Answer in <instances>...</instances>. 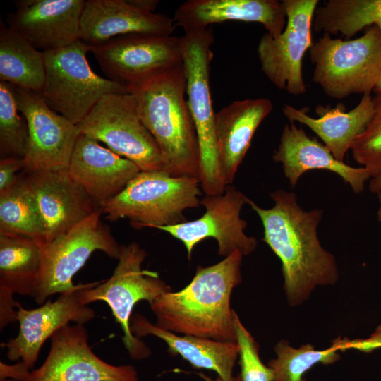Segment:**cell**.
<instances>
[{
    "mask_svg": "<svg viewBox=\"0 0 381 381\" xmlns=\"http://www.w3.org/2000/svg\"><path fill=\"white\" fill-rule=\"evenodd\" d=\"M0 80L41 94L45 81L43 52L0 21Z\"/></svg>",
    "mask_w": 381,
    "mask_h": 381,
    "instance_id": "cell-26",
    "label": "cell"
},
{
    "mask_svg": "<svg viewBox=\"0 0 381 381\" xmlns=\"http://www.w3.org/2000/svg\"><path fill=\"white\" fill-rule=\"evenodd\" d=\"M272 159L280 163L290 185L295 187L301 176L309 170H328L339 175L356 193H361L371 179L364 167H353L337 160L315 138H310L294 123L285 125L278 148Z\"/></svg>",
    "mask_w": 381,
    "mask_h": 381,
    "instance_id": "cell-22",
    "label": "cell"
},
{
    "mask_svg": "<svg viewBox=\"0 0 381 381\" xmlns=\"http://www.w3.org/2000/svg\"><path fill=\"white\" fill-rule=\"evenodd\" d=\"M78 126L82 133L104 143L140 171H164L162 152L143 123L131 92L104 96Z\"/></svg>",
    "mask_w": 381,
    "mask_h": 381,
    "instance_id": "cell-9",
    "label": "cell"
},
{
    "mask_svg": "<svg viewBox=\"0 0 381 381\" xmlns=\"http://www.w3.org/2000/svg\"><path fill=\"white\" fill-rule=\"evenodd\" d=\"M1 381H17V380H7V379H4V380H1Z\"/></svg>",
    "mask_w": 381,
    "mask_h": 381,
    "instance_id": "cell-44",
    "label": "cell"
},
{
    "mask_svg": "<svg viewBox=\"0 0 381 381\" xmlns=\"http://www.w3.org/2000/svg\"><path fill=\"white\" fill-rule=\"evenodd\" d=\"M381 18V0H328L316 8L314 29L318 32L351 37Z\"/></svg>",
    "mask_w": 381,
    "mask_h": 381,
    "instance_id": "cell-29",
    "label": "cell"
},
{
    "mask_svg": "<svg viewBox=\"0 0 381 381\" xmlns=\"http://www.w3.org/2000/svg\"><path fill=\"white\" fill-rule=\"evenodd\" d=\"M373 24L376 25L381 32V18L376 20Z\"/></svg>",
    "mask_w": 381,
    "mask_h": 381,
    "instance_id": "cell-43",
    "label": "cell"
},
{
    "mask_svg": "<svg viewBox=\"0 0 381 381\" xmlns=\"http://www.w3.org/2000/svg\"><path fill=\"white\" fill-rule=\"evenodd\" d=\"M378 348H381V325L377 326L375 332L367 339L351 341L345 339V349L370 352Z\"/></svg>",
    "mask_w": 381,
    "mask_h": 381,
    "instance_id": "cell-36",
    "label": "cell"
},
{
    "mask_svg": "<svg viewBox=\"0 0 381 381\" xmlns=\"http://www.w3.org/2000/svg\"><path fill=\"white\" fill-rule=\"evenodd\" d=\"M373 110V97L368 93L363 95L358 105L349 111L343 104L334 108L319 105L315 109L318 118L308 116L305 109L289 104L282 107L284 115L291 123L298 122L309 128L340 162H344L347 151L364 130Z\"/></svg>",
    "mask_w": 381,
    "mask_h": 381,
    "instance_id": "cell-24",
    "label": "cell"
},
{
    "mask_svg": "<svg viewBox=\"0 0 381 381\" xmlns=\"http://www.w3.org/2000/svg\"><path fill=\"white\" fill-rule=\"evenodd\" d=\"M67 171L99 207L122 191L140 171L131 161L82 133Z\"/></svg>",
    "mask_w": 381,
    "mask_h": 381,
    "instance_id": "cell-20",
    "label": "cell"
},
{
    "mask_svg": "<svg viewBox=\"0 0 381 381\" xmlns=\"http://www.w3.org/2000/svg\"><path fill=\"white\" fill-rule=\"evenodd\" d=\"M11 291L0 289V327L4 328L11 322L18 321L17 303Z\"/></svg>",
    "mask_w": 381,
    "mask_h": 381,
    "instance_id": "cell-35",
    "label": "cell"
},
{
    "mask_svg": "<svg viewBox=\"0 0 381 381\" xmlns=\"http://www.w3.org/2000/svg\"><path fill=\"white\" fill-rule=\"evenodd\" d=\"M270 196L274 205L269 209L250 199L248 205L262 222L264 242L281 261L289 304L299 306L317 286L334 284L339 279L335 258L322 246L318 236L323 211L304 210L296 195L284 189Z\"/></svg>",
    "mask_w": 381,
    "mask_h": 381,
    "instance_id": "cell-1",
    "label": "cell"
},
{
    "mask_svg": "<svg viewBox=\"0 0 381 381\" xmlns=\"http://www.w3.org/2000/svg\"><path fill=\"white\" fill-rule=\"evenodd\" d=\"M182 59L186 81L187 103L194 123L199 147L198 179L205 195H219L226 189L221 170L216 135V113L210 87L212 27L185 34Z\"/></svg>",
    "mask_w": 381,
    "mask_h": 381,
    "instance_id": "cell-5",
    "label": "cell"
},
{
    "mask_svg": "<svg viewBox=\"0 0 381 381\" xmlns=\"http://www.w3.org/2000/svg\"><path fill=\"white\" fill-rule=\"evenodd\" d=\"M80 40L43 52L45 81L41 95L54 111L78 125L105 95L131 92L124 85L96 74Z\"/></svg>",
    "mask_w": 381,
    "mask_h": 381,
    "instance_id": "cell-7",
    "label": "cell"
},
{
    "mask_svg": "<svg viewBox=\"0 0 381 381\" xmlns=\"http://www.w3.org/2000/svg\"><path fill=\"white\" fill-rule=\"evenodd\" d=\"M0 234L46 242L44 220L24 174L0 192Z\"/></svg>",
    "mask_w": 381,
    "mask_h": 381,
    "instance_id": "cell-28",
    "label": "cell"
},
{
    "mask_svg": "<svg viewBox=\"0 0 381 381\" xmlns=\"http://www.w3.org/2000/svg\"><path fill=\"white\" fill-rule=\"evenodd\" d=\"M344 343L345 339H337L329 347L318 350L310 344L294 348L281 340L274 347L276 358L271 359L267 366L274 373V381H306L304 375L316 364L329 365L338 361L339 352L345 350Z\"/></svg>",
    "mask_w": 381,
    "mask_h": 381,
    "instance_id": "cell-30",
    "label": "cell"
},
{
    "mask_svg": "<svg viewBox=\"0 0 381 381\" xmlns=\"http://www.w3.org/2000/svg\"><path fill=\"white\" fill-rule=\"evenodd\" d=\"M83 0H17L7 26L41 52L80 40Z\"/></svg>",
    "mask_w": 381,
    "mask_h": 381,
    "instance_id": "cell-17",
    "label": "cell"
},
{
    "mask_svg": "<svg viewBox=\"0 0 381 381\" xmlns=\"http://www.w3.org/2000/svg\"><path fill=\"white\" fill-rule=\"evenodd\" d=\"M236 342L238 346L241 381H274L272 370L259 356L258 345L234 310Z\"/></svg>",
    "mask_w": 381,
    "mask_h": 381,
    "instance_id": "cell-33",
    "label": "cell"
},
{
    "mask_svg": "<svg viewBox=\"0 0 381 381\" xmlns=\"http://www.w3.org/2000/svg\"><path fill=\"white\" fill-rule=\"evenodd\" d=\"M249 200L236 187L229 185L223 193L205 195L200 199L205 211L198 219L156 229L182 242L189 260L194 247L207 238L216 240L221 256L227 257L236 250L248 255L258 243L255 238L244 232L247 223L241 217V210Z\"/></svg>",
    "mask_w": 381,
    "mask_h": 381,
    "instance_id": "cell-14",
    "label": "cell"
},
{
    "mask_svg": "<svg viewBox=\"0 0 381 381\" xmlns=\"http://www.w3.org/2000/svg\"><path fill=\"white\" fill-rule=\"evenodd\" d=\"M25 169L24 159L8 157L0 160V192L12 186L20 178L17 173Z\"/></svg>",
    "mask_w": 381,
    "mask_h": 381,
    "instance_id": "cell-34",
    "label": "cell"
},
{
    "mask_svg": "<svg viewBox=\"0 0 381 381\" xmlns=\"http://www.w3.org/2000/svg\"><path fill=\"white\" fill-rule=\"evenodd\" d=\"M28 127L18 111L11 84L0 81V156L1 159H24L28 148Z\"/></svg>",
    "mask_w": 381,
    "mask_h": 381,
    "instance_id": "cell-31",
    "label": "cell"
},
{
    "mask_svg": "<svg viewBox=\"0 0 381 381\" xmlns=\"http://www.w3.org/2000/svg\"><path fill=\"white\" fill-rule=\"evenodd\" d=\"M89 47L107 78L130 92L183 61L181 37L172 35H126Z\"/></svg>",
    "mask_w": 381,
    "mask_h": 381,
    "instance_id": "cell-11",
    "label": "cell"
},
{
    "mask_svg": "<svg viewBox=\"0 0 381 381\" xmlns=\"http://www.w3.org/2000/svg\"><path fill=\"white\" fill-rule=\"evenodd\" d=\"M173 18L143 10L130 0H87L80 18V40L92 46L118 36L171 35Z\"/></svg>",
    "mask_w": 381,
    "mask_h": 381,
    "instance_id": "cell-19",
    "label": "cell"
},
{
    "mask_svg": "<svg viewBox=\"0 0 381 381\" xmlns=\"http://www.w3.org/2000/svg\"><path fill=\"white\" fill-rule=\"evenodd\" d=\"M373 91L375 92L376 95L381 94V75Z\"/></svg>",
    "mask_w": 381,
    "mask_h": 381,
    "instance_id": "cell-42",
    "label": "cell"
},
{
    "mask_svg": "<svg viewBox=\"0 0 381 381\" xmlns=\"http://www.w3.org/2000/svg\"><path fill=\"white\" fill-rule=\"evenodd\" d=\"M313 81L329 97L341 99L370 94L381 75V32L375 24L354 40L323 33L309 49Z\"/></svg>",
    "mask_w": 381,
    "mask_h": 381,
    "instance_id": "cell-6",
    "label": "cell"
},
{
    "mask_svg": "<svg viewBox=\"0 0 381 381\" xmlns=\"http://www.w3.org/2000/svg\"><path fill=\"white\" fill-rule=\"evenodd\" d=\"M46 228V242L87 218L97 205L66 170L25 171Z\"/></svg>",
    "mask_w": 381,
    "mask_h": 381,
    "instance_id": "cell-18",
    "label": "cell"
},
{
    "mask_svg": "<svg viewBox=\"0 0 381 381\" xmlns=\"http://www.w3.org/2000/svg\"><path fill=\"white\" fill-rule=\"evenodd\" d=\"M286 23L277 37L260 40L257 52L261 69L278 89L292 95L306 92L302 61L312 44L311 27L318 0H283Z\"/></svg>",
    "mask_w": 381,
    "mask_h": 381,
    "instance_id": "cell-12",
    "label": "cell"
},
{
    "mask_svg": "<svg viewBox=\"0 0 381 381\" xmlns=\"http://www.w3.org/2000/svg\"><path fill=\"white\" fill-rule=\"evenodd\" d=\"M50 339L44 362L22 381H138L133 365H113L92 352L83 325H68Z\"/></svg>",
    "mask_w": 381,
    "mask_h": 381,
    "instance_id": "cell-15",
    "label": "cell"
},
{
    "mask_svg": "<svg viewBox=\"0 0 381 381\" xmlns=\"http://www.w3.org/2000/svg\"><path fill=\"white\" fill-rule=\"evenodd\" d=\"M198 375L202 378L205 381H223L219 377H217L215 380H212L209 376L205 375L202 373H198Z\"/></svg>",
    "mask_w": 381,
    "mask_h": 381,
    "instance_id": "cell-41",
    "label": "cell"
},
{
    "mask_svg": "<svg viewBox=\"0 0 381 381\" xmlns=\"http://www.w3.org/2000/svg\"><path fill=\"white\" fill-rule=\"evenodd\" d=\"M173 19L185 34L238 20L259 23L277 37L286 26V13L283 1L277 0H189L178 7Z\"/></svg>",
    "mask_w": 381,
    "mask_h": 381,
    "instance_id": "cell-21",
    "label": "cell"
},
{
    "mask_svg": "<svg viewBox=\"0 0 381 381\" xmlns=\"http://www.w3.org/2000/svg\"><path fill=\"white\" fill-rule=\"evenodd\" d=\"M377 198H378L379 205H378V208L377 211V218L378 222L380 223L381 226V195H377Z\"/></svg>",
    "mask_w": 381,
    "mask_h": 381,
    "instance_id": "cell-40",
    "label": "cell"
},
{
    "mask_svg": "<svg viewBox=\"0 0 381 381\" xmlns=\"http://www.w3.org/2000/svg\"><path fill=\"white\" fill-rule=\"evenodd\" d=\"M202 191L197 177L140 171L101 209L109 220L127 219L135 229H156L187 222L183 212L200 205Z\"/></svg>",
    "mask_w": 381,
    "mask_h": 381,
    "instance_id": "cell-4",
    "label": "cell"
},
{
    "mask_svg": "<svg viewBox=\"0 0 381 381\" xmlns=\"http://www.w3.org/2000/svg\"><path fill=\"white\" fill-rule=\"evenodd\" d=\"M102 214L99 207L69 231L41 243L42 269L32 296L37 303L75 288L73 277L95 251L118 260L121 246L102 222Z\"/></svg>",
    "mask_w": 381,
    "mask_h": 381,
    "instance_id": "cell-10",
    "label": "cell"
},
{
    "mask_svg": "<svg viewBox=\"0 0 381 381\" xmlns=\"http://www.w3.org/2000/svg\"><path fill=\"white\" fill-rule=\"evenodd\" d=\"M373 100V114L351 148L353 159L369 171L371 178L381 169V94L375 95Z\"/></svg>",
    "mask_w": 381,
    "mask_h": 381,
    "instance_id": "cell-32",
    "label": "cell"
},
{
    "mask_svg": "<svg viewBox=\"0 0 381 381\" xmlns=\"http://www.w3.org/2000/svg\"><path fill=\"white\" fill-rule=\"evenodd\" d=\"M147 253L133 242L121 246L118 264L111 277L97 286L80 291L81 302L87 305L104 301L111 308L116 321L123 332L122 341L130 356L142 360L151 354L150 349L131 330V320L134 306L145 300L150 304L171 288L155 272L142 269Z\"/></svg>",
    "mask_w": 381,
    "mask_h": 381,
    "instance_id": "cell-8",
    "label": "cell"
},
{
    "mask_svg": "<svg viewBox=\"0 0 381 381\" xmlns=\"http://www.w3.org/2000/svg\"><path fill=\"white\" fill-rule=\"evenodd\" d=\"M186 87L182 61L131 92L143 123L162 152L164 171L174 176L198 178L199 147Z\"/></svg>",
    "mask_w": 381,
    "mask_h": 381,
    "instance_id": "cell-3",
    "label": "cell"
},
{
    "mask_svg": "<svg viewBox=\"0 0 381 381\" xmlns=\"http://www.w3.org/2000/svg\"><path fill=\"white\" fill-rule=\"evenodd\" d=\"M131 330L137 338L151 334L162 339L168 351L180 355L195 368L214 371L223 381H239L233 376V369L238 356L236 342L177 334L162 329L140 314L131 320Z\"/></svg>",
    "mask_w": 381,
    "mask_h": 381,
    "instance_id": "cell-25",
    "label": "cell"
},
{
    "mask_svg": "<svg viewBox=\"0 0 381 381\" xmlns=\"http://www.w3.org/2000/svg\"><path fill=\"white\" fill-rule=\"evenodd\" d=\"M267 98L236 100L216 113L219 163L226 186L231 185L254 133L272 110Z\"/></svg>",
    "mask_w": 381,
    "mask_h": 381,
    "instance_id": "cell-23",
    "label": "cell"
},
{
    "mask_svg": "<svg viewBox=\"0 0 381 381\" xmlns=\"http://www.w3.org/2000/svg\"><path fill=\"white\" fill-rule=\"evenodd\" d=\"M42 263L41 243L0 234V289L32 298Z\"/></svg>",
    "mask_w": 381,
    "mask_h": 381,
    "instance_id": "cell-27",
    "label": "cell"
},
{
    "mask_svg": "<svg viewBox=\"0 0 381 381\" xmlns=\"http://www.w3.org/2000/svg\"><path fill=\"white\" fill-rule=\"evenodd\" d=\"M369 189L373 193L381 195V169L370 180Z\"/></svg>",
    "mask_w": 381,
    "mask_h": 381,
    "instance_id": "cell-39",
    "label": "cell"
},
{
    "mask_svg": "<svg viewBox=\"0 0 381 381\" xmlns=\"http://www.w3.org/2000/svg\"><path fill=\"white\" fill-rule=\"evenodd\" d=\"M100 282L77 284L73 289L60 294L54 301L48 300L35 309H25L18 302V334L1 344L7 349V358L20 360L28 370L32 369L45 341L57 330L70 322L84 325L95 317L93 309L81 302L80 291Z\"/></svg>",
    "mask_w": 381,
    "mask_h": 381,
    "instance_id": "cell-16",
    "label": "cell"
},
{
    "mask_svg": "<svg viewBox=\"0 0 381 381\" xmlns=\"http://www.w3.org/2000/svg\"><path fill=\"white\" fill-rule=\"evenodd\" d=\"M243 256L236 250L213 265L199 266L183 289L155 300L150 306L155 325L175 334L236 342L230 300L242 281Z\"/></svg>",
    "mask_w": 381,
    "mask_h": 381,
    "instance_id": "cell-2",
    "label": "cell"
},
{
    "mask_svg": "<svg viewBox=\"0 0 381 381\" xmlns=\"http://www.w3.org/2000/svg\"><path fill=\"white\" fill-rule=\"evenodd\" d=\"M11 86L18 109L28 127L24 171L66 170L81 134L79 126L52 110L40 93Z\"/></svg>",
    "mask_w": 381,
    "mask_h": 381,
    "instance_id": "cell-13",
    "label": "cell"
},
{
    "mask_svg": "<svg viewBox=\"0 0 381 381\" xmlns=\"http://www.w3.org/2000/svg\"><path fill=\"white\" fill-rule=\"evenodd\" d=\"M135 6L147 11L153 12L159 4L155 0H130Z\"/></svg>",
    "mask_w": 381,
    "mask_h": 381,
    "instance_id": "cell-38",
    "label": "cell"
},
{
    "mask_svg": "<svg viewBox=\"0 0 381 381\" xmlns=\"http://www.w3.org/2000/svg\"><path fill=\"white\" fill-rule=\"evenodd\" d=\"M28 373L29 370L22 361L11 365L2 362L0 363L1 380L11 378L17 381H22Z\"/></svg>",
    "mask_w": 381,
    "mask_h": 381,
    "instance_id": "cell-37",
    "label": "cell"
}]
</instances>
